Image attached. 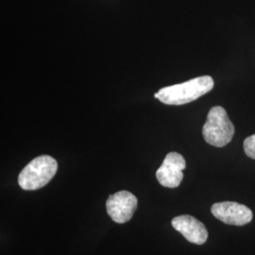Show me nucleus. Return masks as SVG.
Returning a JSON list of instances; mask_svg holds the SVG:
<instances>
[{
  "label": "nucleus",
  "mask_w": 255,
  "mask_h": 255,
  "mask_svg": "<svg viewBox=\"0 0 255 255\" xmlns=\"http://www.w3.org/2000/svg\"><path fill=\"white\" fill-rule=\"evenodd\" d=\"M215 82L210 76H201L160 89L155 98L167 105H183L200 99L214 88Z\"/></svg>",
  "instance_id": "nucleus-1"
},
{
  "label": "nucleus",
  "mask_w": 255,
  "mask_h": 255,
  "mask_svg": "<svg viewBox=\"0 0 255 255\" xmlns=\"http://www.w3.org/2000/svg\"><path fill=\"white\" fill-rule=\"evenodd\" d=\"M58 169L53 157L42 155L33 159L23 168L18 176L20 187L24 190H37L52 180Z\"/></svg>",
  "instance_id": "nucleus-2"
},
{
  "label": "nucleus",
  "mask_w": 255,
  "mask_h": 255,
  "mask_svg": "<svg viewBox=\"0 0 255 255\" xmlns=\"http://www.w3.org/2000/svg\"><path fill=\"white\" fill-rule=\"evenodd\" d=\"M235 134V127L226 110L215 106L210 110L206 122L202 128V135L211 146L222 147L228 145Z\"/></svg>",
  "instance_id": "nucleus-3"
},
{
  "label": "nucleus",
  "mask_w": 255,
  "mask_h": 255,
  "mask_svg": "<svg viewBox=\"0 0 255 255\" xmlns=\"http://www.w3.org/2000/svg\"><path fill=\"white\" fill-rule=\"evenodd\" d=\"M211 212L215 218L220 221L235 226H244L249 224L254 218L253 212L246 205L235 201H224L215 203Z\"/></svg>",
  "instance_id": "nucleus-4"
},
{
  "label": "nucleus",
  "mask_w": 255,
  "mask_h": 255,
  "mask_svg": "<svg viewBox=\"0 0 255 255\" xmlns=\"http://www.w3.org/2000/svg\"><path fill=\"white\" fill-rule=\"evenodd\" d=\"M137 198L130 192L119 191L112 196L106 202L107 213L115 222L123 224L132 218L137 209Z\"/></svg>",
  "instance_id": "nucleus-5"
},
{
  "label": "nucleus",
  "mask_w": 255,
  "mask_h": 255,
  "mask_svg": "<svg viewBox=\"0 0 255 255\" xmlns=\"http://www.w3.org/2000/svg\"><path fill=\"white\" fill-rule=\"evenodd\" d=\"M186 162L182 155L178 152H170L164 158L162 165L156 172V178L161 185L168 188L178 187L182 179Z\"/></svg>",
  "instance_id": "nucleus-6"
},
{
  "label": "nucleus",
  "mask_w": 255,
  "mask_h": 255,
  "mask_svg": "<svg viewBox=\"0 0 255 255\" xmlns=\"http://www.w3.org/2000/svg\"><path fill=\"white\" fill-rule=\"evenodd\" d=\"M173 228L184 238L197 245H202L208 238L207 229L200 220L188 215H182L172 219Z\"/></svg>",
  "instance_id": "nucleus-7"
},
{
  "label": "nucleus",
  "mask_w": 255,
  "mask_h": 255,
  "mask_svg": "<svg viewBox=\"0 0 255 255\" xmlns=\"http://www.w3.org/2000/svg\"><path fill=\"white\" fill-rule=\"evenodd\" d=\"M244 150L248 157L255 160V134H253L245 139Z\"/></svg>",
  "instance_id": "nucleus-8"
}]
</instances>
